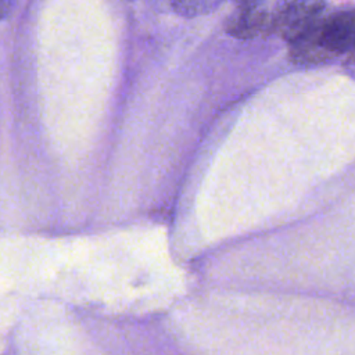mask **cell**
<instances>
[{
	"mask_svg": "<svg viewBox=\"0 0 355 355\" xmlns=\"http://www.w3.org/2000/svg\"><path fill=\"white\" fill-rule=\"evenodd\" d=\"M11 6V1H4V0H0V18L6 15V12L8 11Z\"/></svg>",
	"mask_w": 355,
	"mask_h": 355,
	"instance_id": "cell-5",
	"label": "cell"
},
{
	"mask_svg": "<svg viewBox=\"0 0 355 355\" xmlns=\"http://www.w3.org/2000/svg\"><path fill=\"white\" fill-rule=\"evenodd\" d=\"M323 1H280L276 35L288 44L304 36L323 17Z\"/></svg>",
	"mask_w": 355,
	"mask_h": 355,
	"instance_id": "cell-3",
	"label": "cell"
},
{
	"mask_svg": "<svg viewBox=\"0 0 355 355\" xmlns=\"http://www.w3.org/2000/svg\"><path fill=\"white\" fill-rule=\"evenodd\" d=\"M218 6L219 1L212 0H180L172 3L173 10L184 17H196L200 14H205L212 11Z\"/></svg>",
	"mask_w": 355,
	"mask_h": 355,
	"instance_id": "cell-4",
	"label": "cell"
},
{
	"mask_svg": "<svg viewBox=\"0 0 355 355\" xmlns=\"http://www.w3.org/2000/svg\"><path fill=\"white\" fill-rule=\"evenodd\" d=\"M355 50V8L322 17L309 32L290 44L288 57L298 65L324 64Z\"/></svg>",
	"mask_w": 355,
	"mask_h": 355,
	"instance_id": "cell-1",
	"label": "cell"
},
{
	"mask_svg": "<svg viewBox=\"0 0 355 355\" xmlns=\"http://www.w3.org/2000/svg\"><path fill=\"white\" fill-rule=\"evenodd\" d=\"M349 62L355 67V50L351 53V58H349Z\"/></svg>",
	"mask_w": 355,
	"mask_h": 355,
	"instance_id": "cell-6",
	"label": "cell"
},
{
	"mask_svg": "<svg viewBox=\"0 0 355 355\" xmlns=\"http://www.w3.org/2000/svg\"><path fill=\"white\" fill-rule=\"evenodd\" d=\"M279 3L241 1L226 19V32L237 39L276 35Z\"/></svg>",
	"mask_w": 355,
	"mask_h": 355,
	"instance_id": "cell-2",
	"label": "cell"
}]
</instances>
